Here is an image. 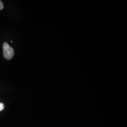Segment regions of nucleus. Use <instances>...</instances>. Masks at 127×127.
Listing matches in <instances>:
<instances>
[{"label":"nucleus","mask_w":127,"mask_h":127,"mask_svg":"<svg viewBox=\"0 0 127 127\" xmlns=\"http://www.w3.org/2000/svg\"><path fill=\"white\" fill-rule=\"evenodd\" d=\"M3 56L6 59L10 60L13 57L14 55V49L7 42H4L3 44Z\"/></svg>","instance_id":"obj_1"},{"label":"nucleus","mask_w":127,"mask_h":127,"mask_svg":"<svg viewBox=\"0 0 127 127\" xmlns=\"http://www.w3.org/2000/svg\"><path fill=\"white\" fill-rule=\"evenodd\" d=\"M4 8V5L2 3V2L0 0V10H2Z\"/></svg>","instance_id":"obj_3"},{"label":"nucleus","mask_w":127,"mask_h":127,"mask_svg":"<svg viewBox=\"0 0 127 127\" xmlns=\"http://www.w3.org/2000/svg\"><path fill=\"white\" fill-rule=\"evenodd\" d=\"M4 109V104L2 103H0V111H2Z\"/></svg>","instance_id":"obj_2"}]
</instances>
